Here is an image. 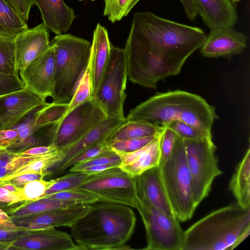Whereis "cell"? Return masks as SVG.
Masks as SVG:
<instances>
[{"label":"cell","instance_id":"1","mask_svg":"<svg viewBox=\"0 0 250 250\" xmlns=\"http://www.w3.org/2000/svg\"><path fill=\"white\" fill-rule=\"evenodd\" d=\"M207 36L200 28L151 12H136L124 48L127 77L133 83L155 88L160 81L181 72Z\"/></svg>","mask_w":250,"mask_h":250},{"label":"cell","instance_id":"2","mask_svg":"<svg viewBox=\"0 0 250 250\" xmlns=\"http://www.w3.org/2000/svg\"><path fill=\"white\" fill-rule=\"evenodd\" d=\"M93 204L90 209L70 227L77 245L83 250L132 249L126 243L136 225L132 209L119 204Z\"/></svg>","mask_w":250,"mask_h":250},{"label":"cell","instance_id":"3","mask_svg":"<svg viewBox=\"0 0 250 250\" xmlns=\"http://www.w3.org/2000/svg\"><path fill=\"white\" fill-rule=\"evenodd\" d=\"M218 118L215 108L198 95L176 90L159 93L130 110L129 121L166 126L174 121L185 123L212 137L211 127Z\"/></svg>","mask_w":250,"mask_h":250},{"label":"cell","instance_id":"4","mask_svg":"<svg viewBox=\"0 0 250 250\" xmlns=\"http://www.w3.org/2000/svg\"><path fill=\"white\" fill-rule=\"evenodd\" d=\"M250 223V207L237 203L216 209L184 231L181 250H228Z\"/></svg>","mask_w":250,"mask_h":250},{"label":"cell","instance_id":"5","mask_svg":"<svg viewBox=\"0 0 250 250\" xmlns=\"http://www.w3.org/2000/svg\"><path fill=\"white\" fill-rule=\"evenodd\" d=\"M55 47V82L51 97L53 102L69 103L87 68L91 44L71 34L56 35L51 41Z\"/></svg>","mask_w":250,"mask_h":250},{"label":"cell","instance_id":"6","mask_svg":"<svg viewBox=\"0 0 250 250\" xmlns=\"http://www.w3.org/2000/svg\"><path fill=\"white\" fill-rule=\"evenodd\" d=\"M161 180L172 209L181 222L190 219L196 208L183 139L178 137L168 159L159 166Z\"/></svg>","mask_w":250,"mask_h":250},{"label":"cell","instance_id":"7","mask_svg":"<svg viewBox=\"0 0 250 250\" xmlns=\"http://www.w3.org/2000/svg\"><path fill=\"white\" fill-rule=\"evenodd\" d=\"M183 141L191 178L193 200L197 208L208 196L214 180L222 171L218 167L216 147L212 137Z\"/></svg>","mask_w":250,"mask_h":250},{"label":"cell","instance_id":"8","mask_svg":"<svg viewBox=\"0 0 250 250\" xmlns=\"http://www.w3.org/2000/svg\"><path fill=\"white\" fill-rule=\"evenodd\" d=\"M137 194V208L143 221L147 241L146 250H181L184 231L180 221L154 207Z\"/></svg>","mask_w":250,"mask_h":250},{"label":"cell","instance_id":"9","mask_svg":"<svg viewBox=\"0 0 250 250\" xmlns=\"http://www.w3.org/2000/svg\"><path fill=\"white\" fill-rule=\"evenodd\" d=\"M75 189L89 192L100 202L136 207V176L129 175L120 167L93 174Z\"/></svg>","mask_w":250,"mask_h":250},{"label":"cell","instance_id":"10","mask_svg":"<svg viewBox=\"0 0 250 250\" xmlns=\"http://www.w3.org/2000/svg\"><path fill=\"white\" fill-rule=\"evenodd\" d=\"M127 78L125 50L111 43L109 61L94 96L107 117L125 118L123 106Z\"/></svg>","mask_w":250,"mask_h":250},{"label":"cell","instance_id":"11","mask_svg":"<svg viewBox=\"0 0 250 250\" xmlns=\"http://www.w3.org/2000/svg\"><path fill=\"white\" fill-rule=\"evenodd\" d=\"M107 117L92 96L66 114L59 122L53 144L62 151L77 142Z\"/></svg>","mask_w":250,"mask_h":250},{"label":"cell","instance_id":"12","mask_svg":"<svg viewBox=\"0 0 250 250\" xmlns=\"http://www.w3.org/2000/svg\"><path fill=\"white\" fill-rule=\"evenodd\" d=\"M46 103L45 100L26 86L0 96V130L13 128L28 114Z\"/></svg>","mask_w":250,"mask_h":250},{"label":"cell","instance_id":"13","mask_svg":"<svg viewBox=\"0 0 250 250\" xmlns=\"http://www.w3.org/2000/svg\"><path fill=\"white\" fill-rule=\"evenodd\" d=\"M56 58L55 47L49 48L33 62L21 73L24 86L45 100L51 96L55 82Z\"/></svg>","mask_w":250,"mask_h":250},{"label":"cell","instance_id":"14","mask_svg":"<svg viewBox=\"0 0 250 250\" xmlns=\"http://www.w3.org/2000/svg\"><path fill=\"white\" fill-rule=\"evenodd\" d=\"M14 41L16 69L20 74L51 45L49 30L43 22L19 33Z\"/></svg>","mask_w":250,"mask_h":250},{"label":"cell","instance_id":"15","mask_svg":"<svg viewBox=\"0 0 250 250\" xmlns=\"http://www.w3.org/2000/svg\"><path fill=\"white\" fill-rule=\"evenodd\" d=\"M91 207V204H79L28 215L13 221L32 231L61 226L70 227Z\"/></svg>","mask_w":250,"mask_h":250},{"label":"cell","instance_id":"16","mask_svg":"<svg viewBox=\"0 0 250 250\" xmlns=\"http://www.w3.org/2000/svg\"><path fill=\"white\" fill-rule=\"evenodd\" d=\"M247 41V36L233 27L212 30L200 48V52L207 58H230L245 50Z\"/></svg>","mask_w":250,"mask_h":250},{"label":"cell","instance_id":"17","mask_svg":"<svg viewBox=\"0 0 250 250\" xmlns=\"http://www.w3.org/2000/svg\"><path fill=\"white\" fill-rule=\"evenodd\" d=\"M10 250H83L70 235L54 228L26 233L13 241Z\"/></svg>","mask_w":250,"mask_h":250},{"label":"cell","instance_id":"18","mask_svg":"<svg viewBox=\"0 0 250 250\" xmlns=\"http://www.w3.org/2000/svg\"><path fill=\"white\" fill-rule=\"evenodd\" d=\"M127 121L126 118L107 117L77 142L62 150L60 160L49 171L52 174L53 173L60 174L62 168L70 159L85 149L98 143L105 141L117 127Z\"/></svg>","mask_w":250,"mask_h":250},{"label":"cell","instance_id":"19","mask_svg":"<svg viewBox=\"0 0 250 250\" xmlns=\"http://www.w3.org/2000/svg\"><path fill=\"white\" fill-rule=\"evenodd\" d=\"M204 24L210 30L234 27L238 21L235 3L231 0H193Z\"/></svg>","mask_w":250,"mask_h":250},{"label":"cell","instance_id":"20","mask_svg":"<svg viewBox=\"0 0 250 250\" xmlns=\"http://www.w3.org/2000/svg\"><path fill=\"white\" fill-rule=\"evenodd\" d=\"M106 29L98 23L93 32L88 67L95 96L109 61L110 45Z\"/></svg>","mask_w":250,"mask_h":250},{"label":"cell","instance_id":"21","mask_svg":"<svg viewBox=\"0 0 250 250\" xmlns=\"http://www.w3.org/2000/svg\"><path fill=\"white\" fill-rule=\"evenodd\" d=\"M163 129L151 142L140 149L130 153H117L122 161L119 167L129 175L137 176L149 169L159 166Z\"/></svg>","mask_w":250,"mask_h":250},{"label":"cell","instance_id":"22","mask_svg":"<svg viewBox=\"0 0 250 250\" xmlns=\"http://www.w3.org/2000/svg\"><path fill=\"white\" fill-rule=\"evenodd\" d=\"M33 2L38 7L45 26L56 35L66 32L76 18L74 9L63 0H33Z\"/></svg>","mask_w":250,"mask_h":250},{"label":"cell","instance_id":"23","mask_svg":"<svg viewBox=\"0 0 250 250\" xmlns=\"http://www.w3.org/2000/svg\"><path fill=\"white\" fill-rule=\"evenodd\" d=\"M137 193L146 197L156 208L171 218H176L162 183L159 166L136 176Z\"/></svg>","mask_w":250,"mask_h":250},{"label":"cell","instance_id":"24","mask_svg":"<svg viewBox=\"0 0 250 250\" xmlns=\"http://www.w3.org/2000/svg\"><path fill=\"white\" fill-rule=\"evenodd\" d=\"M237 203L244 208L250 207V148L237 165L229 184Z\"/></svg>","mask_w":250,"mask_h":250},{"label":"cell","instance_id":"25","mask_svg":"<svg viewBox=\"0 0 250 250\" xmlns=\"http://www.w3.org/2000/svg\"><path fill=\"white\" fill-rule=\"evenodd\" d=\"M163 127L144 121L127 120L117 127L107 138L105 142L108 144L114 141L154 136L159 133Z\"/></svg>","mask_w":250,"mask_h":250},{"label":"cell","instance_id":"26","mask_svg":"<svg viewBox=\"0 0 250 250\" xmlns=\"http://www.w3.org/2000/svg\"><path fill=\"white\" fill-rule=\"evenodd\" d=\"M79 204L82 203L76 201L43 198L32 202H27L19 207L10 210L7 214L13 220L28 215Z\"/></svg>","mask_w":250,"mask_h":250},{"label":"cell","instance_id":"27","mask_svg":"<svg viewBox=\"0 0 250 250\" xmlns=\"http://www.w3.org/2000/svg\"><path fill=\"white\" fill-rule=\"evenodd\" d=\"M26 21L5 0H0V37L15 39L27 29Z\"/></svg>","mask_w":250,"mask_h":250},{"label":"cell","instance_id":"28","mask_svg":"<svg viewBox=\"0 0 250 250\" xmlns=\"http://www.w3.org/2000/svg\"><path fill=\"white\" fill-rule=\"evenodd\" d=\"M62 151L47 153L31 162L27 166L17 172L0 180V186L8 182L14 177L26 174L34 173H43L49 171V169L56 165L61 159Z\"/></svg>","mask_w":250,"mask_h":250},{"label":"cell","instance_id":"29","mask_svg":"<svg viewBox=\"0 0 250 250\" xmlns=\"http://www.w3.org/2000/svg\"><path fill=\"white\" fill-rule=\"evenodd\" d=\"M69 103H46L35 113V125L42 127L59 122L67 111Z\"/></svg>","mask_w":250,"mask_h":250},{"label":"cell","instance_id":"30","mask_svg":"<svg viewBox=\"0 0 250 250\" xmlns=\"http://www.w3.org/2000/svg\"><path fill=\"white\" fill-rule=\"evenodd\" d=\"M92 174L83 171H77L59 177L56 179V182L45 191L42 198L62 191L75 189Z\"/></svg>","mask_w":250,"mask_h":250},{"label":"cell","instance_id":"31","mask_svg":"<svg viewBox=\"0 0 250 250\" xmlns=\"http://www.w3.org/2000/svg\"><path fill=\"white\" fill-rule=\"evenodd\" d=\"M0 71L6 74H18L14 39L0 37Z\"/></svg>","mask_w":250,"mask_h":250},{"label":"cell","instance_id":"32","mask_svg":"<svg viewBox=\"0 0 250 250\" xmlns=\"http://www.w3.org/2000/svg\"><path fill=\"white\" fill-rule=\"evenodd\" d=\"M140 0H104V15L114 23L126 16Z\"/></svg>","mask_w":250,"mask_h":250},{"label":"cell","instance_id":"33","mask_svg":"<svg viewBox=\"0 0 250 250\" xmlns=\"http://www.w3.org/2000/svg\"><path fill=\"white\" fill-rule=\"evenodd\" d=\"M92 96V85L88 65L75 89L65 115L82 103L91 98Z\"/></svg>","mask_w":250,"mask_h":250},{"label":"cell","instance_id":"34","mask_svg":"<svg viewBox=\"0 0 250 250\" xmlns=\"http://www.w3.org/2000/svg\"><path fill=\"white\" fill-rule=\"evenodd\" d=\"M56 181V179L49 181L41 179L26 183L21 188V196L23 201L32 202L42 198L45 191Z\"/></svg>","mask_w":250,"mask_h":250},{"label":"cell","instance_id":"35","mask_svg":"<svg viewBox=\"0 0 250 250\" xmlns=\"http://www.w3.org/2000/svg\"><path fill=\"white\" fill-rule=\"evenodd\" d=\"M121 163L120 156L112 150L103 152L88 160L75 164L72 166L69 171H82L86 167L102 164H116L120 166Z\"/></svg>","mask_w":250,"mask_h":250},{"label":"cell","instance_id":"36","mask_svg":"<svg viewBox=\"0 0 250 250\" xmlns=\"http://www.w3.org/2000/svg\"><path fill=\"white\" fill-rule=\"evenodd\" d=\"M44 198L56 200L76 201L85 204H93L99 202L98 199L91 193L78 189L62 191Z\"/></svg>","mask_w":250,"mask_h":250},{"label":"cell","instance_id":"37","mask_svg":"<svg viewBox=\"0 0 250 250\" xmlns=\"http://www.w3.org/2000/svg\"><path fill=\"white\" fill-rule=\"evenodd\" d=\"M157 134L141 138L114 141L108 144L111 149L117 153H130L137 150L146 145Z\"/></svg>","mask_w":250,"mask_h":250},{"label":"cell","instance_id":"38","mask_svg":"<svg viewBox=\"0 0 250 250\" xmlns=\"http://www.w3.org/2000/svg\"><path fill=\"white\" fill-rule=\"evenodd\" d=\"M112 150L108 144L105 142L98 143L83 150L67 162L62 168L60 174L67 168L79 163L88 160L103 152Z\"/></svg>","mask_w":250,"mask_h":250},{"label":"cell","instance_id":"39","mask_svg":"<svg viewBox=\"0 0 250 250\" xmlns=\"http://www.w3.org/2000/svg\"><path fill=\"white\" fill-rule=\"evenodd\" d=\"M160 141V160L159 165L163 164L171 154L178 135L167 126H163Z\"/></svg>","mask_w":250,"mask_h":250},{"label":"cell","instance_id":"40","mask_svg":"<svg viewBox=\"0 0 250 250\" xmlns=\"http://www.w3.org/2000/svg\"><path fill=\"white\" fill-rule=\"evenodd\" d=\"M31 231L13 221L0 222V241H13Z\"/></svg>","mask_w":250,"mask_h":250},{"label":"cell","instance_id":"41","mask_svg":"<svg viewBox=\"0 0 250 250\" xmlns=\"http://www.w3.org/2000/svg\"><path fill=\"white\" fill-rule=\"evenodd\" d=\"M166 126L171 129L184 140H195L208 137L191 125L179 121H172Z\"/></svg>","mask_w":250,"mask_h":250},{"label":"cell","instance_id":"42","mask_svg":"<svg viewBox=\"0 0 250 250\" xmlns=\"http://www.w3.org/2000/svg\"><path fill=\"white\" fill-rule=\"evenodd\" d=\"M24 86L18 74H6L0 71V96L21 90Z\"/></svg>","mask_w":250,"mask_h":250},{"label":"cell","instance_id":"43","mask_svg":"<svg viewBox=\"0 0 250 250\" xmlns=\"http://www.w3.org/2000/svg\"><path fill=\"white\" fill-rule=\"evenodd\" d=\"M25 21L33 5V0H5Z\"/></svg>","mask_w":250,"mask_h":250},{"label":"cell","instance_id":"44","mask_svg":"<svg viewBox=\"0 0 250 250\" xmlns=\"http://www.w3.org/2000/svg\"><path fill=\"white\" fill-rule=\"evenodd\" d=\"M19 133L14 128L0 130V147L3 149H9L18 141Z\"/></svg>","mask_w":250,"mask_h":250},{"label":"cell","instance_id":"45","mask_svg":"<svg viewBox=\"0 0 250 250\" xmlns=\"http://www.w3.org/2000/svg\"><path fill=\"white\" fill-rule=\"evenodd\" d=\"M51 174L49 171L43 173H26L14 177L8 182L19 187L30 181L43 179L45 176Z\"/></svg>","mask_w":250,"mask_h":250},{"label":"cell","instance_id":"46","mask_svg":"<svg viewBox=\"0 0 250 250\" xmlns=\"http://www.w3.org/2000/svg\"><path fill=\"white\" fill-rule=\"evenodd\" d=\"M59 150L54 144L46 146H37L27 149L22 152V155H40L56 152Z\"/></svg>","mask_w":250,"mask_h":250},{"label":"cell","instance_id":"47","mask_svg":"<svg viewBox=\"0 0 250 250\" xmlns=\"http://www.w3.org/2000/svg\"><path fill=\"white\" fill-rule=\"evenodd\" d=\"M21 201H23L21 195L11 193L5 188L0 187V202L12 204Z\"/></svg>","mask_w":250,"mask_h":250},{"label":"cell","instance_id":"48","mask_svg":"<svg viewBox=\"0 0 250 250\" xmlns=\"http://www.w3.org/2000/svg\"><path fill=\"white\" fill-rule=\"evenodd\" d=\"M182 3L185 14L190 21L196 19L198 14L197 7L193 0H179Z\"/></svg>","mask_w":250,"mask_h":250},{"label":"cell","instance_id":"49","mask_svg":"<svg viewBox=\"0 0 250 250\" xmlns=\"http://www.w3.org/2000/svg\"><path fill=\"white\" fill-rule=\"evenodd\" d=\"M119 167L120 165L116 164H102L86 167L82 171H83L91 174H94L111 168Z\"/></svg>","mask_w":250,"mask_h":250},{"label":"cell","instance_id":"50","mask_svg":"<svg viewBox=\"0 0 250 250\" xmlns=\"http://www.w3.org/2000/svg\"><path fill=\"white\" fill-rule=\"evenodd\" d=\"M250 234V223H249L239 234L233 244L228 249L232 250L245 240Z\"/></svg>","mask_w":250,"mask_h":250},{"label":"cell","instance_id":"51","mask_svg":"<svg viewBox=\"0 0 250 250\" xmlns=\"http://www.w3.org/2000/svg\"><path fill=\"white\" fill-rule=\"evenodd\" d=\"M7 189L8 191L21 195L22 188L18 187L9 182L5 183L0 186Z\"/></svg>","mask_w":250,"mask_h":250},{"label":"cell","instance_id":"52","mask_svg":"<svg viewBox=\"0 0 250 250\" xmlns=\"http://www.w3.org/2000/svg\"><path fill=\"white\" fill-rule=\"evenodd\" d=\"M12 221V218L2 209L0 208V222Z\"/></svg>","mask_w":250,"mask_h":250},{"label":"cell","instance_id":"53","mask_svg":"<svg viewBox=\"0 0 250 250\" xmlns=\"http://www.w3.org/2000/svg\"><path fill=\"white\" fill-rule=\"evenodd\" d=\"M13 241H0V250H10Z\"/></svg>","mask_w":250,"mask_h":250},{"label":"cell","instance_id":"54","mask_svg":"<svg viewBox=\"0 0 250 250\" xmlns=\"http://www.w3.org/2000/svg\"><path fill=\"white\" fill-rule=\"evenodd\" d=\"M0 147V156L6 150Z\"/></svg>","mask_w":250,"mask_h":250},{"label":"cell","instance_id":"55","mask_svg":"<svg viewBox=\"0 0 250 250\" xmlns=\"http://www.w3.org/2000/svg\"><path fill=\"white\" fill-rule=\"evenodd\" d=\"M232 1H233L234 3H237L239 2L241 0H231Z\"/></svg>","mask_w":250,"mask_h":250},{"label":"cell","instance_id":"56","mask_svg":"<svg viewBox=\"0 0 250 250\" xmlns=\"http://www.w3.org/2000/svg\"><path fill=\"white\" fill-rule=\"evenodd\" d=\"M80 0V1H83V0Z\"/></svg>","mask_w":250,"mask_h":250}]
</instances>
